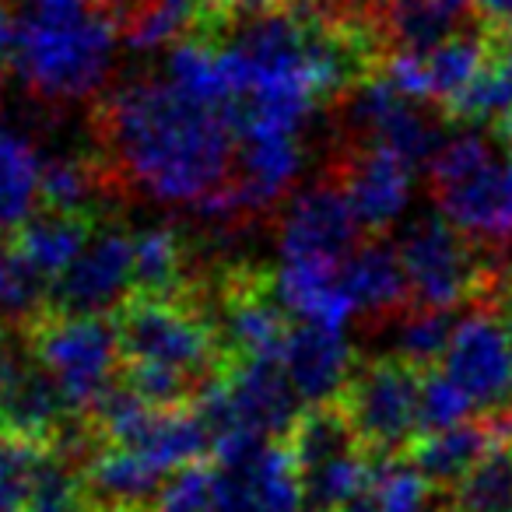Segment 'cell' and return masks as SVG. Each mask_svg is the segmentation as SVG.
I'll return each instance as SVG.
<instances>
[{"label":"cell","instance_id":"6da1fadb","mask_svg":"<svg viewBox=\"0 0 512 512\" xmlns=\"http://www.w3.org/2000/svg\"><path fill=\"white\" fill-rule=\"evenodd\" d=\"M102 141L123 179L162 204L200 211L235 183L232 109L197 99L169 78L120 88L102 109Z\"/></svg>","mask_w":512,"mask_h":512},{"label":"cell","instance_id":"7a4b0ae2","mask_svg":"<svg viewBox=\"0 0 512 512\" xmlns=\"http://www.w3.org/2000/svg\"><path fill=\"white\" fill-rule=\"evenodd\" d=\"M116 32L99 0H25L11 60L39 99L78 102L106 85Z\"/></svg>","mask_w":512,"mask_h":512},{"label":"cell","instance_id":"3957f363","mask_svg":"<svg viewBox=\"0 0 512 512\" xmlns=\"http://www.w3.org/2000/svg\"><path fill=\"white\" fill-rule=\"evenodd\" d=\"M116 327L123 369L183 379L200 393L228 365L214 320L179 295L134 292L116 309Z\"/></svg>","mask_w":512,"mask_h":512},{"label":"cell","instance_id":"277c9868","mask_svg":"<svg viewBox=\"0 0 512 512\" xmlns=\"http://www.w3.org/2000/svg\"><path fill=\"white\" fill-rule=\"evenodd\" d=\"M400 260H404L407 281H411L414 309H449L463 302L495 295L505 267L498 264L495 249L474 242L467 232L453 225L446 214H425L407 225L400 235Z\"/></svg>","mask_w":512,"mask_h":512},{"label":"cell","instance_id":"5b68a950","mask_svg":"<svg viewBox=\"0 0 512 512\" xmlns=\"http://www.w3.org/2000/svg\"><path fill=\"white\" fill-rule=\"evenodd\" d=\"M214 442L281 439L299 421V393L281 358H235L193 400Z\"/></svg>","mask_w":512,"mask_h":512},{"label":"cell","instance_id":"8992f818","mask_svg":"<svg viewBox=\"0 0 512 512\" xmlns=\"http://www.w3.org/2000/svg\"><path fill=\"white\" fill-rule=\"evenodd\" d=\"M32 355L71 411H95L123 372L120 327L109 316L46 313L32 323Z\"/></svg>","mask_w":512,"mask_h":512},{"label":"cell","instance_id":"52a82bcc","mask_svg":"<svg viewBox=\"0 0 512 512\" xmlns=\"http://www.w3.org/2000/svg\"><path fill=\"white\" fill-rule=\"evenodd\" d=\"M421 379L425 369L397 355L358 365L355 376L348 379L337 404L351 418V428L369 456L390 460L418 442Z\"/></svg>","mask_w":512,"mask_h":512},{"label":"cell","instance_id":"ba28073f","mask_svg":"<svg viewBox=\"0 0 512 512\" xmlns=\"http://www.w3.org/2000/svg\"><path fill=\"white\" fill-rule=\"evenodd\" d=\"M211 512H306L292 446L249 435L214 442Z\"/></svg>","mask_w":512,"mask_h":512},{"label":"cell","instance_id":"9c48e42d","mask_svg":"<svg viewBox=\"0 0 512 512\" xmlns=\"http://www.w3.org/2000/svg\"><path fill=\"white\" fill-rule=\"evenodd\" d=\"M442 372L481 414H512V341L491 306L467 313L453 327Z\"/></svg>","mask_w":512,"mask_h":512},{"label":"cell","instance_id":"30bf717a","mask_svg":"<svg viewBox=\"0 0 512 512\" xmlns=\"http://www.w3.org/2000/svg\"><path fill=\"white\" fill-rule=\"evenodd\" d=\"M344 186H313L288 204L281 221V264L341 271L362 232Z\"/></svg>","mask_w":512,"mask_h":512},{"label":"cell","instance_id":"8fae6325","mask_svg":"<svg viewBox=\"0 0 512 512\" xmlns=\"http://www.w3.org/2000/svg\"><path fill=\"white\" fill-rule=\"evenodd\" d=\"M348 130L369 148L400 155L414 169L432 162L442 144L421 102L400 95L386 74H369L348 92Z\"/></svg>","mask_w":512,"mask_h":512},{"label":"cell","instance_id":"7c38bea8","mask_svg":"<svg viewBox=\"0 0 512 512\" xmlns=\"http://www.w3.org/2000/svg\"><path fill=\"white\" fill-rule=\"evenodd\" d=\"M134 285V235L123 228H102L88 239L85 253L50 285V313L109 316L120 309Z\"/></svg>","mask_w":512,"mask_h":512},{"label":"cell","instance_id":"4fadbf2b","mask_svg":"<svg viewBox=\"0 0 512 512\" xmlns=\"http://www.w3.org/2000/svg\"><path fill=\"white\" fill-rule=\"evenodd\" d=\"M302 169V144L299 134L267 127H242L239 151H235V183L232 204L235 214L267 211L274 200L285 197Z\"/></svg>","mask_w":512,"mask_h":512},{"label":"cell","instance_id":"5bb4252c","mask_svg":"<svg viewBox=\"0 0 512 512\" xmlns=\"http://www.w3.org/2000/svg\"><path fill=\"white\" fill-rule=\"evenodd\" d=\"M369 18L386 50L421 57L484 22L477 0H376Z\"/></svg>","mask_w":512,"mask_h":512},{"label":"cell","instance_id":"9a60e30c","mask_svg":"<svg viewBox=\"0 0 512 512\" xmlns=\"http://www.w3.org/2000/svg\"><path fill=\"white\" fill-rule=\"evenodd\" d=\"M218 337L228 362L235 358H281L292 327L285 323V309L264 292V281H232L221 295Z\"/></svg>","mask_w":512,"mask_h":512},{"label":"cell","instance_id":"2e32d148","mask_svg":"<svg viewBox=\"0 0 512 512\" xmlns=\"http://www.w3.org/2000/svg\"><path fill=\"white\" fill-rule=\"evenodd\" d=\"M281 365L306 404H334L355 376V355L344 330L316 327V323L292 327L281 351Z\"/></svg>","mask_w":512,"mask_h":512},{"label":"cell","instance_id":"e0dca14e","mask_svg":"<svg viewBox=\"0 0 512 512\" xmlns=\"http://www.w3.org/2000/svg\"><path fill=\"white\" fill-rule=\"evenodd\" d=\"M512 414H481L446 432H428L407 449L411 463L435 484V488H456L491 449L509 439Z\"/></svg>","mask_w":512,"mask_h":512},{"label":"cell","instance_id":"ac0fdd59","mask_svg":"<svg viewBox=\"0 0 512 512\" xmlns=\"http://www.w3.org/2000/svg\"><path fill=\"white\" fill-rule=\"evenodd\" d=\"M411 176L414 165L386 148L365 144L358 155H351L344 165V193L358 221L365 228H386L390 221H397L411 200Z\"/></svg>","mask_w":512,"mask_h":512},{"label":"cell","instance_id":"d6986e66","mask_svg":"<svg viewBox=\"0 0 512 512\" xmlns=\"http://www.w3.org/2000/svg\"><path fill=\"white\" fill-rule=\"evenodd\" d=\"M341 285L351 295L358 313L369 316H397L414 309L411 281H407L400 249L386 242H365L348 256L341 267Z\"/></svg>","mask_w":512,"mask_h":512},{"label":"cell","instance_id":"ffe728a7","mask_svg":"<svg viewBox=\"0 0 512 512\" xmlns=\"http://www.w3.org/2000/svg\"><path fill=\"white\" fill-rule=\"evenodd\" d=\"M172 474L158 470L134 449L106 446L88 460L85 481L88 491L106 505L109 512H141L158 498Z\"/></svg>","mask_w":512,"mask_h":512},{"label":"cell","instance_id":"44dd1931","mask_svg":"<svg viewBox=\"0 0 512 512\" xmlns=\"http://www.w3.org/2000/svg\"><path fill=\"white\" fill-rule=\"evenodd\" d=\"M88 239H92V221L85 214L46 211L18 228L15 249L39 281H50L53 285L85 253Z\"/></svg>","mask_w":512,"mask_h":512},{"label":"cell","instance_id":"7402d4cb","mask_svg":"<svg viewBox=\"0 0 512 512\" xmlns=\"http://www.w3.org/2000/svg\"><path fill=\"white\" fill-rule=\"evenodd\" d=\"M67 411L71 407H67L64 393L36 362L25 365L22 376H18L15 390L4 404V414H0V428L11 435H22V439L53 446L67 428Z\"/></svg>","mask_w":512,"mask_h":512},{"label":"cell","instance_id":"603a6c76","mask_svg":"<svg viewBox=\"0 0 512 512\" xmlns=\"http://www.w3.org/2000/svg\"><path fill=\"white\" fill-rule=\"evenodd\" d=\"M43 204V158L25 137L0 130V235L18 232Z\"/></svg>","mask_w":512,"mask_h":512},{"label":"cell","instance_id":"cb8c5ba5","mask_svg":"<svg viewBox=\"0 0 512 512\" xmlns=\"http://www.w3.org/2000/svg\"><path fill=\"white\" fill-rule=\"evenodd\" d=\"M453 512H512V449L509 439L491 449L456 488H449Z\"/></svg>","mask_w":512,"mask_h":512},{"label":"cell","instance_id":"d4e9b609","mask_svg":"<svg viewBox=\"0 0 512 512\" xmlns=\"http://www.w3.org/2000/svg\"><path fill=\"white\" fill-rule=\"evenodd\" d=\"M183 278V242L172 228L134 235V285L141 295H172Z\"/></svg>","mask_w":512,"mask_h":512},{"label":"cell","instance_id":"484cf974","mask_svg":"<svg viewBox=\"0 0 512 512\" xmlns=\"http://www.w3.org/2000/svg\"><path fill=\"white\" fill-rule=\"evenodd\" d=\"M435 491L439 488L414 463H383L376 467L369 502L376 512H453L449 498L439 502Z\"/></svg>","mask_w":512,"mask_h":512},{"label":"cell","instance_id":"4316f807","mask_svg":"<svg viewBox=\"0 0 512 512\" xmlns=\"http://www.w3.org/2000/svg\"><path fill=\"white\" fill-rule=\"evenodd\" d=\"M512 113V67L502 57H495L453 102L446 106L449 120L460 123H491Z\"/></svg>","mask_w":512,"mask_h":512},{"label":"cell","instance_id":"83f0119b","mask_svg":"<svg viewBox=\"0 0 512 512\" xmlns=\"http://www.w3.org/2000/svg\"><path fill=\"white\" fill-rule=\"evenodd\" d=\"M50 446L0 428V512H25Z\"/></svg>","mask_w":512,"mask_h":512},{"label":"cell","instance_id":"f1b7e54d","mask_svg":"<svg viewBox=\"0 0 512 512\" xmlns=\"http://www.w3.org/2000/svg\"><path fill=\"white\" fill-rule=\"evenodd\" d=\"M456 323L439 309H407L397 327V358L418 365V369H439L449 348Z\"/></svg>","mask_w":512,"mask_h":512},{"label":"cell","instance_id":"f546056e","mask_svg":"<svg viewBox=\"0 0 512 512\" xmlns=\"http://www.w3.org/2000/svg\"><path fill=\"white\" fill-rule=\"evenodd\" d=\"M43 299V281L25 267L15 242H4V235H0V316L29 320V316L39 313Z\"/></svg>","mask_w":512,"mask_h":512},{"label":"cell","instance_id":"4dcf8cb0","mask_svg":"<svg viewBox=\"0 0 512 512\" xmlns=\"http://www.w3.org/2000/svg\"><path fill=\"white\" fill-rule=\"evenodd\" d=\"M95 193V172L81 158H53L43 165V204L60 214H85Z\"/></svg>","mask_w":512,"mask_h":512},{"label":"cell","instance_id":"1f68e13d","mask_svg":"<svg viewBox=\"0 0 512 512\" xmlns=\"http://www.w3.org/2000/svg\"><path fill=\"white\" fill-rule=\"evenodd\" d=\"M470 397L446 376L442 369H428L421 379V435L428 432H446L453 425L470 421ZM418 435V439H421Z\"/></svg>","mask_w":512,"mask_h":512},{"label":"cell","instance_id":"d6a6232c","mask_svg":"<svg viewBox=\"0 0 512 512\" xmlns=\"http://www.w3.org/2000/svg\"><path fill=\"white\" fill-rule=\"evenodd\" d=\"M155 512H211V463H190L165 481Z\"/></svg>","mask_w":512,"mask_h":512},{"label":"cell","instance_id":"836d02e7","mask_svg":"<svg viewBox=\"0 0 512 512\" xmlns=\"http://www.w3.org/2000/svg\"><path fill=\"white\" fill-rule=\"evenodd\" d=\"M99 4H102V11L113 18L116 29L130 32L144 15H148V8L155 4V0H99Z\"/></svg>","mask_w":512,"mask_h":512},{"label":"cell","instance_id":"e575fe53","mask_svg":"<svg viewBox=\"0 0 512 512\" xmlns=\"http://www.w3.org/2000/svg\"><path fill=\"white\" fill-rule=\"evenodd\" d=\"M22 369H25V362L18 358V351H11L8 341H0V414H4V404H8Z\"/></svg>","mask_w":512,"mask_h":512},{"label":"cell","instance_id":"d590c367","mask_svg":"<svg viewBox=\"0 0 512 512\" xmlns=\"http://www.w3.org/2000/svg\"><path fill=\"white\" fill-rule=\"evenodd\" d=\"M488 306L498 313V320H502L505 334H509V341H512V267H505L502 281H498V288H495V295H491Z\"/></svg>","mask_w":512,"mask_h":512},{"label":"cell","instance_id":"8d00e7d4","mask_svg":"<svg viewBox=\"0 0 512 512\" xmlns=\"http://www.w3.org/2000/svg\"><path fill=\"white\" fill-rule=\"evenodd\" d=\"M477 11L491 29H509L512 25V0H477Z\"/></svg>","mask_w":512,"mask_h":512},{"label":"cell","instance_id":"74e56055","mask_svg":"<svg viewBox=\"0 0 512 512\" xmlns=\"http://www.w3.org/2000/svg\"><path fill=\"white\" fill-rule=\"evenodd\" d=\"M15 32H18V18L8 11V4L0 0V60L11 57L15 50Z\"/></svg>","mask_w":512,"mask_h":512},{"label":"cell","instance_id":"f35d334b","mask_svg":"<svg viewBox=\"0 0 512 512\" xmlns=\"http://www.w3.org/2000/svg\"><path fill=\"white\" fill-rule=\"evenodd\" d=\"M25 512H50V509H25Z\"/></svg>","mask_w":512,"mask_h":512}]
</instances>
